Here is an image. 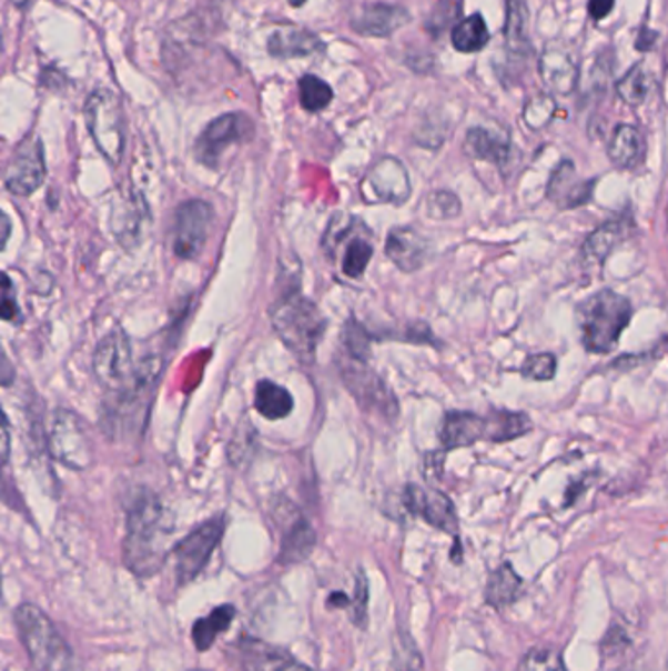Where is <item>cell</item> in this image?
Instances as JSON below:
<instances>
[{
    "instance_id": "cell-1",
    "label": "cell",
    "mask_w": 668,
    "mask_h": 671,
    "mask_svg": "<svg viewBox=\"0 0 668 671\" xmlns=\"http://www.w3.org/2000/svg\"><path fill=\"white\" fill-rule=\"evenodd\" d=\"M171 534L165 507L142 489L125 512L124 565L138 578H153L168 562Z\"/></svg>"
},
{
    "instance_id": "cell-2",
    "label": "cell",
    "mask_w": 668,
    "mask_h": 671,
    "mask_svg": "<svg viewBox=\"0 0 668 671\" xmlns=\"http://www.w3.org/2000/svg\"><path fill=\"white\" fill-rule=\"evenodd\" d=\"M271 324L283 344L298 358L310 361L316 358L317 344L326 332V317L301 291L286 289L269 311Z\"/></svg>"
},
{
    "instance_id": "cell-3",
    "label": "cell",
    "mask_w": 668,
    "mask_h": 671,
    "mask_svg": "<svg viewBox=\"0 0 668 671\" xmlns=\"http://www.w3.org/2000/svg\"><path fill=\"white\" fill-rule=\"evenodd\" d=\"M634 317V307L624 294L601 289L578 304L577 320L586 352L608 353L618 345Z\"/></svg>"
},
{
    "instance_id": "cell-4",
    "label": "cell",
    "mask_w": 668,
    "mask_h": 671,
    "mask_svg": "<svg viewBox=\"0 0 668 671\" xmlns=\"http://www.w3.org/2000/svg\"><path fill=\"white\" fill-rule=\"evenodd\" d=\"M161 361L150 358L135 368L134 378L117 391H110L102 409V427L107 437L120 438L142 429V419L150 407L151 394L161 375Z\"/></svg>"
},
{
    "instance_id": "cell-5",
    "label": "cell",
    "mask_w": 668,
    "mask_h": 671,
    "mask_svg": "<svg viewBox=\"0 0 668 671\" xmlns=\"http://www.w3.org/2000/svg\"><path fill=\"white\" fill-rule=\"evenodd\" d=\"M14 621L20 642L36 671H68L71 668L73 650L40 607L20 604Z\"/></svg>"
},
{
    "instance_id": "cell-6",
    "label": "cell",
    "mask_w": 668,
    "mask_h": 671,
    "mask_svg": "<svg viewBox=\"0 0 668 671\" xmlns=\"http://www.w3.org/2000/svg\"><path fill=\"white\" fill-rule=\"evenodd\" d=\"M84 120L102 156L118 166L125 148V120L122 107L112 91L99 89L84 104Z\"/></svg>"
},
{
    "instance_id": "cell-7",
    "label": "cell",
    "mask_w": 668,
    "mask_h": 671,
    "mask_svg": "<svg viewBox=\"0 0 668 671\" xmlns=\"http://www.w3.org/2000/svg\"><path fill=\"white\" fill-rule=\"evenodd\" d=\"M48 445L51 455L69 470H89L94 460L89 427L75 412L65 409H58L51 414Z\"/></svg>"
},
{
    "instance_id": "cell-8",
    "label": "cell",
    "mask_w": 668,
    "mask_h": 671,
    "mask_svg": "<svg viewBox=\"0 0 668 671\" xmlns=\"http://www.w3.org/2000/svg\"><path fill=\"white\" fill-rule=\"evenodd\" d=\"M340 373L343 383L352 391L357 403L367 412H376L378 417L394 420L398 417V403L394 393L383 383V379L367 365V358H360L353 353H343L340 361Z\"/></svg>"
},
{
    "instance_id": "cell-9",
    "label": "cell",
    "mask_w": 668,
    "mask_h": 671,
    "mask_svg": "<svg viewBox=\"0 0 668 671\" xmlns=\"http://www.w3.org/2000/svg\"><path fill=\"white\" fill-rule=\"evenodd\" d=\"M212 222H214V210L209 202L193 199L179 204L171 228V246L176 258L181 260L199 258L209 242Z\"/></svg>"
},
{
    "instance_id": "cell-10",
    "label": "cell",
    "mask_w": 668,
    "mask_h": 671,
    "mask_svg": "<svg viewBox=\"0 0 668 671\" xmlns=\"http://www.w3.org/2000/svg\"><path fill=\"white\" fill-rule=\"evenodd\" d=\"M224 529H226L224 517H216L201 524L199 529H194L189 537H184L179 544H175L173 555L176 562V579L181 585L191 583L206 568L216 545L224 537Z\"/></svg>"
},
{
    "instance_id": "cell-11",
    "label": "cell",
    "mask_w": 668,
    "mask_h": 671,
    "mask_svg": "<svg viewBox=\"0 0 668 671\" xmlns=\"http://www.w3.org/2000/svg\"><path fill=\"white\" fill-rule=\"evenodd\" d=\"M251 130L253 122L240 112H227L224 117L212 120L209 127L202 130L194 146L196 160L206 168L216 169L224 153L235 143L245 142L251 136Z\"/></svg>"
},
{
    "instance_id": "cell-12",
    "label": "cell",
    "mask_w": 668,
    "mask_h": 671,
    "mask_svg": "<svg viewBox=\"0 0 668 671\" xmlns=\"http://www.w3.org/2000/svg\"><path fill=\"white\" fill-rule=\"evenodd\" d=\"M92 370H94V378L110 391H117L134 378L132 345L122 330H114L102 338L101 344L97 345L94 352Z\"/></svg>"
},
{
    "instance_id": "cell-13",
    "label": "cell",
    "mask_w": 668,
    "mask_h": 671,
    "mask_svg": "<svg viewBox=\"0 0 668 671\" xmlns=\"http://www.w3.org/2000/svg\"><path fill=\"white\" fill-rule=\"evenodd\" d=\"M275 521L281 529V550H279V563L281 565H294L301 563L312 554L316 548V532L312 529L301 511L283 499L275 507Z\"/></svg>"
},
{
    "instance_id": "cell-14",
    "label": "cell",
    "mask_w": 668,
    "mask_h": 671,
    "mask_svg": "<svg viewBox=\"0 0 668 671\" xmlns=\"http://www.w3.org/2000/svg\"><path fill=\"white\" fill-rule=\"evenodd\" d=\"M43 181H45L43 146L36 136H30L14 151L4 176V186L12 194L28 197L38 191L43 186Z\"/></svg>"
},
{
    "instance_id": "cell-15",
    "label": "cell",
    "mask_w": 668,
    "mask_h": 671,
    "mask_svg": "<svg viewBox=\"0 0 668 671\" xmlns=\"http://www.w3.org/2000/svg\"><path fill=\"white\" fill-rule=\"evenodd\" d=\"M409 193H412V186H409L408 171L396 158H383L376 161L363 181L365 199H368V194H373L375 201L402 204L408 201Z\"/></svg>"
},
{
    "instance_id": "cell-16",
    "label": "cell",
    "mask_w": 668,
    "mask_h": 671,
    "mask_svg": "<svg viewBox=\"0 0 668 671\" xmlns=\"http://www.w3.org/2000/svg\"><path fill=\"white\" fill-rule=\"evenodd\" d=\"M404 504L412 514L424 519L434 529L449 532V534L457 532L459 521H457L455 504L449 497L443 495L442 491L412 483L404 491Z\"/></svg>"
},
{
    "instance_id": "cell-17",
    "label": "cell",
    "mask_w": 668,
    "mask_h": 671,
    "mask_svg": "<svg viewBox=\"0 0 668 671\" xmlns=\"http://www.w3.org/2000/svg\"><path fill=\"white\" fill-rule=\"evenodd\" d=\"M594 187H596V179L580 181L575 163L563 160L559 168L551 173L547 186V199L560 210L578 209L590 202Z\"/></svg>"
},
{
    "instance_id": "cell-18",
    "label": "cell",
    "mask_w": 668,
    "mask_h": 671,
    "mask_svg": "<svg viewBox=\"0 0 668 671\" xmlns=\"http://www.w3.org/2000/svg\"><path fill=\"white\" fill-rule=\"evenodd\" d=\"M240 668L242 671H316L283 648L271 647L257 638H242Z\"/></svg>"
},
{
    "instance_id": "cell-19",
    "label": "cell",
    "mask_w": 668,
    "mask_h": 671,
    "mask_svg": "<svg viewBox=\"0 0 668 671\" xmlns=\"http://www.w3.org/2000/svg\"><path fill=\"white\" fill-rule=\"evenodd\" d=\"M385 252L396 268L414 273L429 260V242L414 228H393L386 236Z\"/></svg>"
},
{
    "instance_id": "cell-20",
    "label": "cell",
    "mask_w": 668,
    "mask_h": 671,
    "mask_svg": "<svg viewBox=\"0 0 668 671\" xmlns=\"http://www.w3.org/2000/svg\"><path fill=\"white\" fill-rule=\"evenodd\" d=\"M539 76L551 93L570 94L577 89V61L567 50H563L559 46H551L542 53Z\"/></svg>"
},
{
    "instance_id": "cell-21",
    "label": "cell",
    "mask_w": 668,
    "mask_h": 671,
    "mask_svg": "<svg viewBox=\"0 0 668 671\" xmlns=\"http://www.w3.org/2000/svg\"><path fill=\"white\" fill-rule=\"evenodd\" d=\"M486 432H488L486 417L475 412L452 411L443 419L439 440L445 450H459L486 440Z\"/></svg>"
},
{
    "instance_id": "cell-22",
    "label": "cell",
    "mask_w": 668,
    "mask_h": 671,
    "mask_svg": "<svg viewBox=\"0 0 668 671\" xmlns=\"http://www.w3.org/2000/svg\"><path fill=\"white\" fill-rule=\"evenodd\" d=\"M409 22V12L394 4H371L353 18L352 28L367 38H386L393 36L402 26Z\"/></svg>"
},
{
    "instance_id": "cell-23",
    "label": "cell",
    "mask_w": 668,
    "mask_h": 671,
    "mask_svg": "<svg viewBox=\"0 0 668 671\" xmlns=\"http://www.w3.org/2000/svg\"><path fill=\"white\" fill-rule=\"evenodd\" d=\"M631 228H634V220L629 217H618V219H611L600 224L593 234L586 238L585 246H583L586 260L596 261V263L608 260V256L629 236Z\"/></svg>"
},
{
    "instance_id": "cell-24",
    "label": "cell",
    "mask_w": 668,
    "mask_h": 671,
    "mask_svg": "<svg viewBox=\"0 0 668 671\" xmlns=\"http://www.w3.org/2000/svg\"><path fill=\"white\" fill-rule=\"evenodd\" d=\"M267 50L273 58H306L324 50V42L304 28H283L269 38Z\"/></svg>"
},
{
    "instance_id": "cell-25",
    "label": "cell",
    "mask_w": 668,
    "mask_h": 671,
    "mask_svg": "<svg viewBox=\"0 0 668 671\" xmlns=\"http://www.w3.org/2000/svg\"><path fill=\"white\" fill-rule=\"evenodd\" d=\"M465 151L473 160L490 161L504 169L510 163L512 146L508 140L493 134L486 128H470L465 138Z\"/></svg>"
},
{
    "instance_id": "cell-26",
    "label": "cell",
    "mask_w": 668,
    "mask_h": 671,
    "mask_svg": "<svg viewBox=\"0 0 668 671\" xmlns=\"http://www.w3.org/2000/svg\"><path fill=\"white\" fill-rule=\"evenodd\" d=\"M608 158L616 168H637L645 158V140L641 132L629 124H619L608 143Z\"/></svg>"
},
{
    "instance_id": "cell-27",
    "label": "cell",
    "mask_w": 668,
    "mask_h": 671,
    "mask_svg": "<svg viewBox=\"0 0 668 671\" xmlns=\"http://www.w3.org/2000/svg\"><path fill=\"white\" fill-rule=\"evenodd\" d=\"M148 220V207L143 199L132 197L122 202V209L114 210L112 217V228L114 234L122 240L128 248H134L143 240V228Z\"/></svg>"
},
{
    "instance_id": "cell-28",
    "label": "cell",
    "mask_w": 668,
    "mask_h": 671,
    "mask_svg": "<svg viewBox=\"0 0 668 671\" xmlns=\"http://www.w3.org/2000/svg\"><path fill=\"white\" fill-rule=\"evenodd\" d=\"M235 614H237V611H235L234 604H220L216 609H212V613L194 622L191 637H193L196 650L206 652V650L214 647L216 638L224 634L232 627Z\"/></svg>"
},
{
    "instance_id": "cell-29",
    "label": "cell",
    "mask_w": 668,
    "mask_h": 671,
    "mask_svg": "<svg viewBox=\"0 0 668 671\" xmlns=\"http://www.w3.org/2000/svg\"><path fill=\"white\" fill-rule=\"evenodd\" d=\"M522 593H524V581L510 563H502L488 579L486 603L493 604L494 609H504L516 603Z\"/></svg>"
},
{
    "instance_id": "cell-30",
    "label": "cell",
    "mask_w": 668,
    "mask_h": 671,
    "mask_svg": "<svg viewBox=\"0 0 668 671\" xmlns=\"http://www.w3.org/2000/svg\"><path fill=\"white\" fill-rule=\"evenodd\" d=\"M486 422H488L486 442H494V444L510 442L534 430V420L529 419L526 412L494 411L486 417Z\"/></svg>"
},
{
    "instance_id": "cell-31",
    "label": "cell",
    "mask_w": 668,
    "mask_h": 671,
    "mask_svg": "<svg viewBox=\"0 0 668 671\" xmlns=\"http://www.w3.org/2000/svg\"><path fill=\"white\" fill-rule=\"evenodd\" d=\"M255 409L263 419H286L294 409L293 394L289 393V389L276 385L275 381L263 379L255 387Z\"/></svg>"
},
{
    "instance_id": "cell-32",
    "label": "cell",
    "mask_w": 668,
    "mask_h": 671,
    "mask_svg": "<svg viewBox=\"0 0 668 671\" xmlns=\"http://www.w3.org/2000/svg\"><path fill=\"white\" fill-rule=\"evenodd\" d=\"M527 4L524 0H508L506 4V26H504V36H506V48L512 53L526 56L532 51L529 36H527Z\"/></svg>"
},
{
    "instance_id": "cell-33",
    "label": "cell",
    "mask_w": 668,
    "mask_h": 671,
    "mask_svg": "<svg viewBox=\"0 0 668 671\" xmlns=\"http://www.w3.org/2000/svg\"><path fill=\"white\" fill-rule=\"evenodd\" d=\"M488 40H490V34H488L485 18L480 14H473V17L460 20L459 24H455L452 30L453 48L463 53H475V51L483 50Z\"/></svg>"
},
{
    "instance_id": "cell-34",
    "label": "cell",
    "mask_w": 668,
    "mask_h": 671,
    "mask_svg": "<svg viewBox=\"0 0 668 671\" xmlns=\"http://www.w3.org/2000/svg\"><path fill=\"white\" fill-rule=\"evenodd\" d=\"M652 76L644 66H635L629 69L626 76L621 77L618 83V94L621 101L629 107H639L644 104L652 91Z\"/></svg>"
},
{
    "instance_id": "cell-35",
    "label": "cell",
    "mask_w": 668,
    "mask_h": 671,
    "mask_svg": "<svg viewBox=\"0 0 668 671\" xmlns=\"http://www.w3.org/2000/svg\"><path fill=\"white\" fill-rule=\"evenodd\" d=\"M373 243L363 236H352L347 238V246L343 252L342 271L347 278L360 279L367 271L371 258H373Z\"/></svg>"
},
{
    "instance_id": "cell-36",
    "label": "cell",
    "mask_w": 668,
    "mask_h": 671,
    "mask_svg": "<svg viewBox=\"0 0 668 671\" xmlns=\"http://www.w3.org/2000/svg\"><path fill=\"white\" fill-rule=\"evenodd\" d=\"M302 109L308 112H322L334 101L332 87L316 76H304L298 83Z\"/></svg>"
},
{
    "instance_id": "cell-37",
    "label": "cell",
    "mask_w": 668,
    "mask_h": 671,
    "mask_svg": "<svg viewBox=\"0 0 668 671\" xmlns=\"http://www.w3.org/2000/svg\"><path fill=\"white\" fill-rule=\"evenodd\" d=\"M555 110H557V104L553 101L551 94H535L527 101L526 109H524V120H526L527 127L539 130V128L547 127L551 122Z\"/></svg>"
},
{
    "instance_id": "cell-38",
    "label": "cell",
    "mask_w": 668,
    "mask_h": 671,
    "mask_svg": "<svg viewBox=\"0 0 668 671\" xmlns=\"http://www.w3.org/2000/svg\"><path fill=\"white\" fill-rule=\"evenodd\" d=\"M460 201L457 194L452 191H434L427 197V214L435 220L457 219L460 214Z\"/></svg>"
},
{
    "instance_id": "cell-39",
    "label": "cell",
    "mask_w": 668,
    "mask_h": 671,
    "mask_svg": "<svg viewBox=\"0 0 668 671\" xmlns=\"http://www.w3.org/2000/svg\"><path fill=\"white\" fill-rule=\"evenodd\" d=\"M518 671H567V668L557 652L549 648H534L522 658Z\"/></svg>"
},
{
    "instance_id": "cell-40",
    "label": "cell",
    "mask_w": 668,
    "mask_h": 671,
    "mask_svg": "<svg viewBox=\"0 0 668 671\" xmlns=\"http://www.w3.org/2000/svg\"><path fill=\"white\" fill-rule=\"evenodd\" d=\"M557 373V358L553 353H532L522 365V375L532 381H551Z\"/></svg>"
},
{
    "instance_id": "cell-41",
    "label": "cell",
    "mask_w": 668,
    "mask_h": 671,
    "mask_svg": "<svg viewBox=\"0 0 668 671\" xmlns=\"http://www.w3.org/2000/svg\"><path fill=\"white\" fill-rule=\"evenodd\" d=\"M368 581L365 571L360 570L357 581H355V597L352 599V621L357 629H367L368 624Z\"/></svg>"
},
{
    "instance_id": "cell-42",
    "label": "cell",
    "mask_w": 668,
    "mask_h": 671,
    "mask_svg": "<svg viewBox=\"0 0 668 671\" xmlns=\"http://www.w3.org/2000/svg\"><path fill=\"white\" fill-rule=\"evenodd\" d=\"M459 14V7L453 4L449 0H443L435 7L434 14L429 18V28L434 32H443V28L452 24L453 20Z\"/></svg>"
},
{
    "instance_id": "cell-43",
    "label": "cell",
    "mask_w": 668,
    "mask_h": 671,
    "mask_svg": "<svg viewBox=\"0 0 668 671\" xmlns=\"http://www.w3.org/2000/svg\"><path fill=\"white\" fill-rule=\"evenodd\" d=\"M4 281V289H2V319L7 320V322H18L20 319V314H18V304L12 297H10V279L9 276H4L2 278Z\"/></svg>"
},
{
    "instance_id": "cell-44",
    "label": "cell",
    "mask_w": 668,
    "mask_h": 671,
    "mask_svg": "<svg viewBox=\"0 0 668 671\" xmlns=\"http://www.w3.org/2000/svg\"><path fill=\"white\" fill-rule=\"evenodd\" d=\"M590 475L586 473L580 479H575V481H570V485L567 487V493H565V507H570V504H575L578 501V497L585 493L586 487L593 483V479H588Z\"/></svg>"
},
{
    "instance_id": "cell-45",
    "label": "cell",
    "mask_w": 668,
    "mask_h": 671,
    "mask_svg": "<svg viewBox=\"0 0 668 671\" xmlns=\"http://www.w3.org/2000/svg\"><path fill=\"white\" fill-rule=\"evenodd\" d=\"M614 4H616V0H590V4H588L590 17L594 20H601V18L608 17L611 10H614Z\"/></svg>"
},
{
    "instance_id": "cell-46",
    "label": "cell",
    "mask_w": 668,
    "mask_h": 671,
    "mask_svg": "<svg viewBox=\"0 0 668 671\" xmlns=\"http://www.w3.org/2000/svg\"><path fill=\"white\" fill-rule=\"evenodd\" d=\"M657 38H659V36H657V32H651V30H647V28H644V30L639 32V38H637V43H635V46H637V50H651L652 43H655V40H657Z\"/></svg>"
},
{
    "instance_id": "cell-47",
    "label": "cell",
    "mask_w": 668,
    "mask_h": 671,
    "mask_svg": "<svg viewBox=\"0 0 668 671\" xmlns=\"http://www.w3.org/2000/svg\"><path fill=\"white\" fill-rule=\"evenodd\" d=\"M9 420H7V414H4V427H2V462H9Z\"/></svg>"
},
{
    "instance_id": "cell-48",
    "label": "cell",
    "mask_w": 668,
    "mask_h": 671,
    "mask_svg": "<svg viewBox=\"0 0 668 671\" xmlns=\"http://www.w3.org/2000/svg\"><path fill=\"white\" fill-rule=\"evenodd\" d=\"M2 228H4V234H2V240H0V242H2V248H4V246H7V240H9L10 234V220L7 214H2Z\"/></svg>"
},
{
    "instance_id": "cell-49",
    "label": "cell",
    "mask_w": 668,
    "mask_h": 671,
    "mask_svg": "<svg viewBox=\"0 0 668 671\" xmlns=\"http://www.w3.org/2000/svg\"><path fill=\"white\" fill-rule=\"evenodd\" d=\"M12 2H14L17 7H24L26 4V0H12Z\"/></svg>"
}]
</instances>
